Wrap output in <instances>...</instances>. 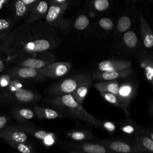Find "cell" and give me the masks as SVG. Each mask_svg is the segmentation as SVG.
Returning <instances> with one entry per match:
<instances>
[{
  "instance_id": "1",
  "label": "cell",
  "mask_w": 153,
  "mask_h": 153,
  "mask_svg": "<svg viewBox=\"0 0 153 153\" xmlns=\"http://www.w3.org/2000/svg\"><path fill=\"white\" fill-rule=\"evenodd\" d=\"M47 24L42 21L32 23L25 22L19 27L10 33L2 42L8 52H11L15 58L26 55L46 51L52 48L51 40L45 36Z\"/></svg>"
},
{
  "instance_id": "2",
  "label": "cell",
  "mask_w": 153,
  "mask_h": 153,
  "mask_svg": "<svg viewBox=\"0 0 153 153\" xmlns=\"http://www.w3.org/2000/svg\"><path fill=\"white\" fill-rule=\"evenodd\" d=\"M46 102L64 115H68L75 119L86 122L97 128L103 129L102 122L88 113L82 105L75 100L71 93L53 96L47 99Z\"/></svg>"
},
{
  "instance_id": "3",
  "label": "cell",
  "mask_w": 153,
  "mask_h": 153,
  "mask_svg": "<svg viewBox=\"0 0 153 153\" xmlns=\"http://www.w3.org/2000/svg\"><path fill=\"white\" fill-rule=\"evenodd\" d=\"M91 77L88 74H80L69 78L52 85L48 93L53 96H60L72 93L81 84Z\"/></svg>"
},
{
  "instance_id": "4",
  "label": "cell",
  "mask_w": 153,
  "mask_h": 153,
  "mask_svg": "<svg viewBox=\"0 0 153 153\" xmlns=\"http://www.w3.org/2000/svg\"><path fill=\"white\" fill-rule=\"evenodd\" d=\"M69 7L67 4L49 3L47 13L45 17V23L51 27L65 29L68 27L71 22L63 18L64 14Z\"/></svg>"
},
{
  "instance_id": "5",
  "label": "cell",
  "mask_w": 153,
  "mask_h": 153,
  "mask_svg": "<svg viewBox=\"0 0 153 153\" xmlns=\"http://www.w3.org/2000/svg\"><path fill=\"white\" fill-rule=\"evenodd\" d=\"M53 59V56L49 54L46 51L16 58L14 59V63L16 66L42 69L52 63Z\"/></svg>"
},
{
  "instance_id": "6",
  "label": "cell",
  "mask_w": 153,
  "mask_h": 153,
  "mask_svg": "<svg viewBox=\"0 0 153 153\" xmlns=\"http://www.w3.org/2000/svg\"><path fill=\"white\" fill-rule=\"evenodd\" d=\"M5 75L13 78L29 80H38L46 78L43 75L41 69H35L15 66L8 68L4 71Z\"/></svg>"
},
{
  "instance_id": "7",
  "label": "cell",
  "mask_w": 153,
  "mask_h": 153,
  "mask_svg": "<svg viewBox=\"0 0 153 153\" xmlns=\"http://www.w3.org/2000/svg\"><path fill=\"white\" fill-rule=\"evenodd\" d=\"M1 97L3 99H6L10 102L26 103L38 100L39 96L31 90L23 88H17L12 91L4 93Z\"/></svg>"
},
{
  "instance_id": "8",
  "label": "cell",
  "mask_w": 153,
  "mask_h": 153,
  "mask_svg": "<svg viewBox=\"0 0 153 153\" xmlns=\"http://www.w3.org/2000/svg\"><path fill=\"white\" fill-rule=\"evenodd\" d=\"M0 137L8 144L12 143L26 142L27 136L26 132L21 127L5 126L0 130Z\"/></svg>"
},
{
  "instance_id": "9",
  "label": "cell",
  "mask_w": 153,
  "mask_h": 153,
  "mask_svg": "<svg viewBox=\"0 0 153 153\" xmlns=\"http://www.w3.org/2000/svg\"><path fill=\"white\" fill-rule=\"evenodd\" d=\"M72 67L69 62H52L41 69L42 72L45 78H57L66 75Z\"/></svg>"
},
{
  "instance_id": "10",
  "label": "cell",
  "mask_w": 153,
  "mask_h": 153,
  "mask_svg": "<svg viewBox=\"0 0 153 153\" xmlns=\"http://www.w3.org/2000/svg\"><path fill=\"white\" fill-rule=\"evenodd\" d=\"M132 74V69L131 68H128L123 70L113 71H94L92 73L91 76L93 79L110 81L128 77L131 75Z\"/></svg>"
},
{
  "instance_id": "11",
  "label": "cell",
  "mask_w": 153,
  "mask_h": 153,
  "mask_svg": "<svg viewBox=\"0 0 153 153\" xmlns=\"http://www.w3.org/2000/svg\"><path fill=\"white\" fill-rule=\"evenodd\" d=\"M11 18L16 22L26 17L30 11L27 5L22 0H13L10 5Z\"/></svg>"
},
{
  "instance_id": "12",
  "label": "cell",
  "mask_w": 153,
  "mask_h": 153,
  "mask_svg": "<svg viewBox=\"0 0 153 153\" xmlns=\"http://www.w3.org/2000/svg\"><path fill=\"white\" fill-rule=\"evenodd\" d=\"M131 62L123 60H106L100 62L97 66L99 71H120L130 68Z\"/></svg>"
},
{
  "instance_id": "13",
  "label": "cell",
  "mask_w": 153,
  "mask_h": 153,
  "mask_svg": "<svg viewBox=\"0 0 153 153\" xmlns=\"http://www.w3.org/2000/svg\"><path fill=\"white\" fill-rule=\"evenodd\" d=\"M140 33L144 46L150 48L153 47V32L147 20L142 14L139 15Z\"/></svg>"
},
{
  "instance_id": "14",
  "label": "cell",
  "mask_w": 153,
  "mask_h": 153,
  "mask_svg": "<svg viewBox=\"0 0 153 153\" xmlns=\"http://www.w3.org/2000/svg\"><path fill=\"white\" fill-rule=\"evenodd\" d=\"M49 7V3L47 1L41 0L32 9L27 19L25 21L27 23H32L41 19H44Z\"/></svg>"
},
{
  "instance_id": "15",
  "label": "cell",
  "mask_w": 153,
  "mask_h": 153,
  "mask_svg": "<svg viewBox=\"0 0 153 153\" xmlns=\"http://www.w3.org/2000/svg\"><path fill=\"white\" fill-rule=\"evenodd\" d=\"M35 115L41 120H51L63 117L64 114L54 109L35 106L33 108Z\"/></svg>"
},
{
  "instance_id": "16",
  "label": "cell",
  "mask_w": 153,
  "mask_h": 153,
  "mask_svg": "<svg viewBox=\"0 0 153 153\" xmlns=\"http://www.w3.org/2000/svg\"><path fill=\"white\" fill-rule=\"evenodd\" d=\"M21 127L26 133H29L38 139L42 140L44 143L47 145H50L54 143V139L53 138V134L52 133H48L43 130L35 129L32 127H28L27 126H23Z\"/></svg>"
},
{
  "instance_id": "17",
  "label": "cell",
  "mask_w": 153,
  "mask_h": 153,
  "mask_svg": "<svg viewBox=\"0 0 153 153\" xmlns=\"http://www.w3.org/2000/svg\"><path fill=\"white\" fill-rule=\"evenodd\" d=\"M93 79L92 76L81 84L72 93H71L75 100L81 105H82L90 87L92 85Z\"/></svg>"
},
{
  "instance_id": "18",
  "label": "cell",
  "mask_w": 153,
  "mask_h": 153,
  "mask_svg": "<svg viewBox=\"0 0 153 153\" xmlns=\"http://www.w3.org/2000/svg\"><path fill=\"white\" fill-rule=\"evenodd\" d=\"M135 92L134 86L130 82H125L120 85L118 97L127 106L131 102Z\"/></svg>"
},
{
  "instance_id": "19",
  "label": "cell",
  "mask_w": 153,
  "mask_h": 153,
  "mask_svg": "<svg viewBox=\"0 0 153 153\" xmlns=\"http://www.w3.org/2000/svg\"><path fill=\"white\" fill-rule=\"evenodd\" d=\"M93 86L99 92H109L117 94L120 84L117 80H100L94 83Z\"/></svg>"
},
{
  "instance_id": "20",
  "label": "cell",
  "mask_w": 153,
  "mask_h": 153,
  "mask_svg": "<svg viewBox=\"0 0 153 153\" xmlns=\"http://www.w3.org/2000/svg\"><path fill=\"white\" fill-rule=\"evenodd\" d=\"M105 147L112 151L118 152H137V150L131 146H130L128 143L120 141V140H115L108 142V143L104 144Z\"/></svg>"
},
{
  "instance_id": "21",
  "label": "cell",
  "mask_w": 153,
  "mask_h": 153,
  "mask_svg": "<svg viewBox=\"0 0 153 153\" xmlns=\"http://www.w3.org/2000/svg\"><path fill=\"white\" fill-rule=\"evenodd\" d=\"M13 117L19 123H23L33 118L35 115L33 110L26 108L17 107L12 109Z\"/></svg>"
},
{
  "instance_id": "22",
  "label": "cell",
  "mask_w": 153,
  "mask_h": 153,
  "mask_svg": "<svg viewBox=\"0 0 153 153\" xmlns=\"http://www.w3.org/2000/svg\"><path fill=\"white\" fill-rule=\"evenodd\" d=\"M75 152H82L87 153H105L109 151L103 145L91 143H84L77 145L75 148Z\"/></svg>"
},
{
  "instance_id": "23",
  "label": "cell",
  "mask_w": 153,
  "mask_h": 153,
  "mask_svg": "<svg viewBox=\"0 0 153 153\" xmlns=\"http://www.w3.org/2000/svg\"><path fill=\"white\" fill-rule=\"evenodd\" d=\"M88 5L93 13H103L109 9L111 1V0H90Z\"/></svg>"
},
{
  "instance_id": "24",
  "label": "cell",
  "mask_w": 153,
  "mask_h": 153,
  "mask_svg": "<svg viewBox=\"0 0 153 153\" xmlns=\"http://www.w3.org/2000/svg\"><path fill=\"white\" fill-rule=\"evenodd\" d=\"M15 23L16 22L11 17L0 19V41L10 33Z\"/></svg>"
},
{
  "instance_id": "25",
  "label": "cell",
  "mask_w": 153,
  "mask_h": 153,
  "mask_svg": "<svg viewBox=\"0 0 153 153\" xmlns=\"http://www.w3.org/2000/svg\"><path fill=\"white\" fill-rule=\"evenodd\" d=\"M137 148L140 151L153 152V140L147 135H142L136 137Z\"/></svg>"
},
{
  "instance_id": "26",
  "label": "cell",
  "mask_w": 153,
  "mask_h": 153,
  "mask_svg": "<svg viewBox=\"0 0 153 153\" xmlns=\"http://www.w3.org/2000/svg\"><path fill=\"white\" fill-rule=\"evenodd\" d=\"M100 95L103 98H104L108 102L111 104H112L116 106L123 108L124 109H126L127 105L125 104L117 94H113L109 92H100Z\"/></svg>"
},
{
  "instance_id": "27",
  "label": "cell",
  "mask_w": 153,
  "mask_h": 153,
  "mask_svg": "<svg viewBox=\"0 0 153 153\" xmlns=\"http://www.w3.org/2000/svg\"><path fill=\"white\" fill-rule=\"evenodd\" d=\"M131 23V17L127 14H123L118 20L117 23V30L120 33H124L130 29Z\"/></svg>"
},
{
  "instance_id": "28",
  "label": "cell",
  "mask_w": 153,
  "mask_h": 153,
  "mask_svg": "<svg viewBox=\"0 0 153 153\" xmlns=\"http://www.w3.org/2000/svg\"><path fill=\"white\" fill-rule=\"evenodd\" d=\"M90 25V19L85 14H79L75 20L74 27L78 30H83Z\"/></svg>"
},
{
  "instance_id": "29",
  "label": "cell",
  "mask_w": 153,
  "mask_h": 153,
  "mask_svg": "<svg viewBox=\"0 0 153 153\" xmlns=\"http://www.w3.org/2000/svg\"><path fill=\"white\" fill-rule=\"evenodd\" d=\"M69 135L72 138V139L77 141L90 140L94 137V136L90 132L85 130L74 131L71 132Z\"/></svg>"
},
{
  "instance_id": "30",
  "label": "cell",
  "mask_w": 153,
  "mask_h": 153,
  "mask_svg": "<svg viewBox=\"0 0 153 153\" xmlns=\"http://www.w3.org/2000/svg\"><path fill=\"white\" fill-rule=\"evenodd\" d=\"M123 41L127 47L134 48L137 45V38L134 32L128 30L124 32Z\"/></svg>"
},
{
  "instance_id": "31",
  "label": "cell",
  "mask_w": 153,
  "mask_h": 153,
  "mask_svg": "<svg viewBox=\"0 0 153 153\" xmlns=\"http://www.w3.org/2000/svg\"><path fill=\"white\" fill-rule=\"evenodd\" d=\"M142 66L147 80L153 86V62L146 60L142 62Z\"/></svg>"
},
{
  "instance_id": "32",
  "label": "cell",
  "mask_w": 153,
  "mask_h": 153,
  "mask_svg": "<svg viewBox=\"0 0 153 153\" xmlns=\"http://www.w3.org/2000/svg\"><path fill=\"white\" fill-rule=\"evenodd\" d=\"M26 142L12 143L9 145L21 152L30 153L32 152V148L29 145V143H27Z\"/></svg>"
},
{
  "instance_id": "33",
  "label": "cell",
  "mask_w": 153,
  "mask_h": 153,
  "mask_svg": "<svg viewBox=\"0 0 153 153\" xmlns=\"http://www.w3.org/2000/svg\"><path fill=\"white\" fill-rule=\"evenodd\" d=\"M98 25L104 30H110L114 27V22L109 17H102L98 21Z\"/></svg>"
},
{
  "instance_id": "34",
  "label": "cell",
  "mask_w": 153,
  "mask_h": 153,
  "mask_svg": "<svg viewBox=\"0 0 153 153\" xmlns=\"http://www.w3.org/2000/svg\"><path fill=\"white\" fill-rule=\"evenodd\" d=\"M102 126L103 129H105L109 132H114L116 129L115 125L113 123L110 121H106L102 123Z\"/></svg>"
},
{
  "instance_id": "35",
  "label": "cell",
  "mask_w": 153,
  "mask_h": 153,
  "mask_svg": "<svg viewBox=\"0 0 153 153\" xmlns=\"http://www.w3.org/2000/svg\"><path fill=\"white\" fill-rule=\"evenodd\" d=\"M28 7L30 13L32 10V9L37 5L41 0H22Z\"/></svg>"
},
{
  "instance_id": "36",
  "label": "cell",
  "mask_w": 153,
  "mask_h": 153,
  "mask_svg": "<svg viewBox=\"0 0 153 153\" xmlns=\"http://www.w3.org/2000/svg\"><path fill=\"white\" fill-rule=\"evenodd\" d=\"M121 130L122 131L128 134H133L135 130L134 127L132 125H130V124L124 125L122 127H121Z\"/></svg>"
},
{
  "instance_id": "37",
  "label": "cell",
  "mask_w": 153,
  "mask_h": 153,
  "mask_svg": "<svg viewBox=\"0 0 153 153\" xmlns=\"http://www.w3.org/2000/svg\"><path fill=\"white\" fill-rule=\"evenodd\" d=\"M48 3L57 4H67L69 5L71 0H47Z\"/></svg>"
},
{
  "instance_id": "38",
  "label": "cell",
  "mask_w": 153,
  "mask_h": 153,
  "mask_svg": "<svg viewBox=\"0 0 153 153\" xmlns=\"http://www.w3.org/2000/svg\"><path fill=\"white\" fill-rule=\"evenodd\" d=\"M8 121L7 117L4 115H0V130L7 126Z\"/></svg>"
},
{
  "instance_id": "39",
  "label": "cell",
  "mask_w": 153,
  "mask_h": 153,
  "mask_svg": "<svg viewBox=\"0 0 153 153\" xmlns=\"http://www.w3.org/2000/svg\"><path fill=\"white\" fill-rule=\"evenodd\" d=\"M6 70V65L5 62L0 58V73L4 72Z\"/></svg>"
},
{
  "instance_id": "40",
  "label": "cell",
  "mask_w": 153,
  "mask_h": 153,
  "mask_svg": "<svg viewBox=\"0 0 153 153\" xmlns=\"http://www.w3.org/2000/svg\"><path fill=\"white\" fill-rule=\"evenodd\" d=\"M10 0H0V10H1L2 7L5 5Z\"/></svg>"
},
{
  "instance_id": "41",
  "label": "cell",
  "mask_w": 153,
  "mask_h": 153,
  "mask_svg": "<svg viewBox=\"0 0 153 153\" xmlns=\"http://www.w3.org/2000/svg\"><path fill=\"white\" fill-rule=\"evenodd\" d=\"M146 135H147L148 136H149V137L153 140V132L149 131V132H148V133L146 134Z\"/></svg>"
},
{
  "instance_id": "42",
  "label": "cell",
  "mask_w": 153,
  "mask_h": 153,
  "mask_svg": "<svg viewBox=\"0 0 153 153\" xmlns=\"http://www.w3.org/2000/svg\"><path fill=\"white\" fill-rule=\"evenodd\" d=\"M130 1H136L137 0H130Z\"/></svg>"
}]
</instances>
